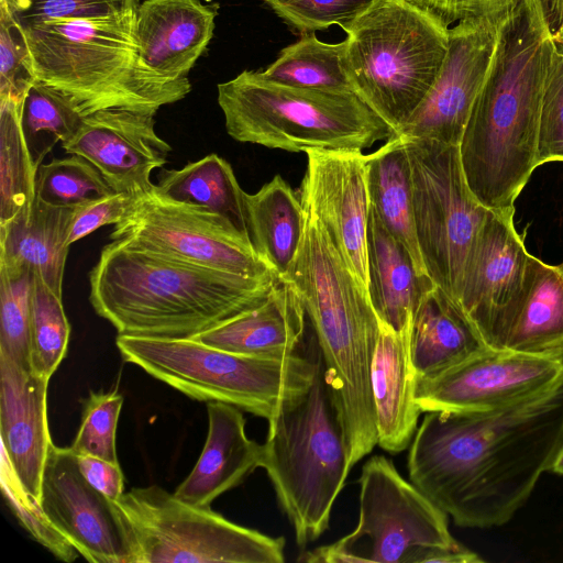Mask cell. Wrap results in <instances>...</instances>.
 <instances>
[{"label": "cell", "instance_id": "obj_1", "mask_svg": "<svg viewBox=\"0 0 563 563\" xmlns=\"http://www.w3.org/2000/svg\"><path fill=\"white\" fill-rule=\"evenodd\" d=\"M412 439L408 475L463 528L508 522L563 441V380L487 411H428Z\"/></svg>", "mask_w": 563, "mask_h": 563}, {"label": "cell", "instance_id": "obj_2", "mask_svg": "<svg viewBox=\"0 0 563 563\" xmlns=\"http://www.w3.org/2000/svg\"><path fill=\"white\" fill-rule=\"evenodd\" d=\"M556 49L540 0H520L503 19L459 144L467 186L489 210L515 209L538 167L541 103Z\"/></svg>", "mask_w": 563, "mask_h": 563}, {"label": "cell", "instance_id": "obj_3", "mask_svg": "<svg viewBox=\"0 0 563 563\" xmlns=\"http://www.w3.org/2000/svg\"><path fill=\"white\" fill-rule=\"evenodd\" d=\"M279 280L224 273L111 241L89 273V300L119 334L192 338L254 307Z\"/></svg>", "mask_w": 563, "mask_h": 563}, {"label": "cell", "instance_id": "obj_4", "mask_svg": "<svg viewBox=\"0 0 563 563\" xmlns=\"http://www.w3.org/2000/svg\"><path fill=\"white\" fill-rule=\"evenodd\" d=\"M301 200V199H300ZM305 230L280 279L299 299L317 340L344 430L350 465L377 444L371 368L379 320L320 219L301 200Z\"/></svg>", "mask_w": 563, "mask_h": 563}, {"label": "cell", "instance_id": "obj_5", "mask_svg": "<svg viewBox=\"0 0 563 563\" xmlns=\"http://www.w3.org/2000/svg\"><path fill=\"white\" fill-rule=\"evenodd\" d=\"M140 3L21 26L36 79L74 97L85 115L103 109L156 113L184 99L191 90L188 78L166 80L140 58L135 34Z\"/></svg>", "mask_w": 563, "mask_h": 563}, {"label": "cell", "instance_id": "obj_6", "mask_svg": "<svg viewBox=\"0 0 563 563\" xmlns=\"http://www.w3.org/2000/svg\"><path fill=\"white\" fill-rule=\"evenodd\" d=\"M261 467L292 526L300 548L330 525L350 473L346 439L321 353L309 388L268 420Z\"/></svg>", "mask_w": 563, "mask_h": 563}, {"label": "cell", "instance_id": "obj_7", "mask_svg": "<svg viewBox=\"0 0 563 563\" xmlns=\"http://www.w3.org/2000/svg\"><path fill=\"white\" fill-rule=\"evenodd\" d=\"M340 26L354 93L397 135L440 73L450 27L410 0H372Z\"/></svg>", "mask_w": 563, "mask_h": 563}, {"label": "cell", "instance_id": "obj_8", "mask_svg": "<svg viewBox=\"0 0 563 563\" xmlns=\"http://www.w3.org/2000/svg\"><path fill=\"white\" fill-rule=\"evenodd\" d=\"M218 103L231 137L269 148L363 151L396 137L354 92L284 85L257 70H244L219 84Z\"/></svg>", "mask_w": 563, "mask_h": 563}, {"label": "cell", "instance_id": "obj_9", "mask_svg": "<svg viewBox=\"0 0 563 563\" xmlns=\"http://www.w3.org/2000/svg\"><path fill=\"white\" fill-rule=\"evenodd\" d=\"M128 363L200 401H221L272 419L282 406L306 391L316 373V338L306 355L257 357L220 350L192 338L119 334Z\"/></svg>", "mask_w": 563, "mask_h": 563}, {"label": "cell", "instance_id": "obj_10", "mask_svg": "<svg viewBox=\"0 0 563 563\" xmlns=\"http://www.w3.org/2000/svg\"><path fill=\"white\" fill-rule=\"evenodd\" d=\"M360 516L355 529L333 542L301 554L310 563H424L435 548L456 542L448 515L394 463L374 455L362 467Z\"/></svg>", "mask_w": 563, "mask_h": 563}, {"label": "cell", "instance_id": "obj_11", "mask_svg": "<svg viewBox=\"0 0 563 563\" xmlns=\"http://www.w3.org/2000/svg\"><path fill=\"white\" fill-rule=\"evenodd\" d=\"M135 563H283L285 539L236 525L158 487H135L114 501Z\"/></svg>", "mask_w": 563, "mask_h": 563}, {"label": "cell", "instance_id": "obj_12", "mask_svg": "<svg viewBox=\"0 0 563 563\" xmlns=\"http://www.w3.org/2000/svg\"><path fill=\"white\" fill-rule=\"evenodd\" d=\"M404 141L421 257L431 280L457 306L464 268L488 209L467 186L459 145Z\"/></svg>", "mask_w": 563, "mask_h": 563}, {"label": "cell", "instance_id": "obj_13", "mask_svg": "<svg viewBox=\"0 0 563 563\" xmlns=\"http://www.w3.org/2000/svg\"><path fill=\"white\" fill-rule=\"evenodd\" d=\"M110 240L239 276L278 277L253 242L228 220L205 208L169 201L152 190L115 224Z\"/></svg>", "mask_w": 563, "mask_h": 563}, {"label": "cell", "instance_id": "obj_14", "mask_svg": "<svg viewBox=\"0 0 563 563\" xmlns=\"http://www.w3.org/2000/svg\"><path fill=\"white\" fill-rule=\"evenodd\" d=\"M514 213L488 209L457 298L460 311L486 349H505L530 278L533 255L515 228Z\"/></svg>", "mask_w": 563, "mask_h": 563}, {"label": "cell", "instance_id": "obj_15", "mask_svg": "<svg viewBox=\"0 0 563 563\" xmlns=\"http://www.w3.org/2000/svg\"><path fill=\"white\" fill-rule=\"evenodd\" d=\"M563 380V358L508 349H483L429 379L418 380L416 401L428 411H487L543 394Z\"/></svg>", "mask_w": 563, "mask_h": 563}, {"label": "cell", "instance_id": "obj_16", "mask_svg": "<svg viewBox=\"0 0 563 563\" xmlns=\"http://www.w3.org/2000/svg\"><path fill=\"white\" fill-rule=\"evenodd\" d=\"M506 14L465 20L449 29V48L440 73L396 136L460 144Z\"/></svg>", "mask_w": 563, "mask_h": 563}, {"label": "cell", "instance_id": "obj_17", "mask_svg": "<svg viewBox=\"0 0 563 563\" xmlns=\"http://www.w3.org/2000/svg\"><path fill=\"white\" fill-rule=\"evenodd\" d=\"M40 503L88 562L135 563L134 543L118 506L85 479L70 448L49 445Z\"/></svg>", "mask_w": 563, "mask_h": 563}, {"label": "cell", "instance_id": "obj_18", "mask_svg": "<svg viewBox=\"0 0 563 563\" xmlns=\"http://www.w3.org/2000/svg\"><path fill=\"white\" fill-rule=\"evenodd\" d=\"M299 197L320 219L350 271L368 292V155L358 150L306 152Z\"/></svg>", "mask_w": 563, "mask_h": 563}, {"label": "cell", "instance_id": "obj_19", "mask_svg": "<svg viewBox=\"0 0 563 563\" xmlns=\"http://www.w3.org/2000/svg\"><path fill=\"white\" fill-rule=\"evenodd\" d=\"M155 113L103 109L85 117L78 132L62 143L68 154L92 163L115 192L144 195L154 184L170 146L155 132Z\"/></svg>", "mask_w": 563, "mask_h": 563}, {"label": "cell", "instance_id": "obj_20", "mask_svg": "<svg viewBox=\"0 0 563 563\" xmlns=\"http://www.w3.org/2000/svg\"><path fill=\"white\" fill-rule=\"evenodd\" d=\"M47 378L0 355V434L5 452L24 488L40 499L49 437Z\"/></svg>", "mask_w": 563, "mask_h": 563}, {"label": "cell", "instance_id": "obj_21", "mask_svg": "<svg viewBox=\"0 0 563 563\" xmlns=\"http://www.w3.org/2000/svg\"><path fill=\"white\" fill-rule=\"evenodd\" d=\"M218 4L199 0H144L136 13L142 63L169 81L187 75L213 36Z\"/></svg>", "mask_w": 563, "mask_h": 563}, {"label": "cell", "instance_id": "obj_22", "mask_svg": "<svg viewBox=\"0 0 563 563\" xmlns=\"http://www.w3.org/2000/svg\"><path fill=\"white\" fill-rule=\"evenodd\" d=\"M208 434L202 452L174 495L188 504L210 507L225 492L261 467L263 444L247 438L242 409L208 401Z\"/></svg>", "mask_w": 563, "mask_h": 563}, {"label": "cell", "instance_id": "obj_23", "mask_svg": "<svg viewBox=\"0 0 563 563\" xmlns=\"http://www.w3.org/2000/svg\"><path fill=\"white\" fill-rule=\"evenodd\" d=\"M411 325L397 332L379 321L371 368L377 444L393 454L407 449L422 413L416 401L418 377L410 353Z\"/></svg>", "mask_w": 563, "mask_h": 563}, {"label": "cell", "instance_id": "obj_24", "mask_svg": "<svg viewBox=\"0 0 563 563\" xmlns=\"http://www.w3.org/2000/svg\"><path fill=\"white\" fill-rule=\"evenodd\" d=\"M306 318L292 289L279 280L261 302L192 339L235 354L284 358L300 353Z\"/></svg>", "mask_w": 563, "mask_h": 563}, {"label": "cell", "instance_id": "obj_25", "mask_svg": "<svg viewBox=\"0 0 563 563\" xmlns=\"http://www.w3.org/2000/svg\"><path fill=\"white\" fill-rule=\"evenodd\" d=\"M74 211L49 206L35 196L30 206L0 223V265L33 272L62 297Z\"/></svg>", "mask_w": 563, "mask_h": 563}, {"label": "cell", "instance_id": "obj_26", "mask_svg": "<svg viewBox=\"0 0 563 563\" xmlns=\"http://www.w3.org/2000/svg\"><path fill=\"white\" fill-rule=\"evenodd\" d=\"M368 296L380 322L397 332L412 323L421 295L435 285L421 277L408 250L371 209L367 230Z\"/></svg>", "mask_w": 563, "mask_h": 563}, {"label": "cell", "instance_id": "obj_27", "mask_svg": "<svg viewBox=\"0 0 563 563\" xmlns=\"http://www.w3.org/2000/svg\"><path fill=\"white\" fill-rule=\"evenodd\" d=\"M485 349L456 303L437 285L415 310L410 353L418 380L438 376Z\"/></svg>", "mask_w": 563, "mask_h": 563}, {"label": "cell", "instance_id": "obj_28", "mask_svg": "<svg viewBox=\"0 0 563 563\" xmlns=\"http://www.w3.org/2000/svg\"><path fill=\"white\" fill-rule=\"evenodd\" d=\"M367 183L371 209L408 250L419 275L429 277L416 234L411 168L402 139L393 137L368 154Z\"/></svg>", "mask_w": 563, "mask_h": 563}, {"label": "cell", "instance_id": "obj_29", "mask_svg": "<svg viewBox=\"0 0 563 563\" xmlns=\"http://www.w3.org/2000/svg\"><path fill=\"white\" fill-rule=\"evenodd\" d=\"M505 349L563 358V264L532 260L526 292Z\"/></svg>", "mask_w": 563, "mask_h": 563}, {"label": "cell", "instance_id": "obj_30", "mask_svg": "<svg viewBox=\"0 0 563 563\" xmlns=\"http://www.w3.org/2000/svg\"><path fill=\"white\" fill-rule=\"evenodd\" d=\"M152 191L169 201L205 208L228 220L252 241L245 196L231 165L217 154L179 169L164 170Z\"/></svg>", "mask_w": 563, "mask_h": 563}, {"label": "cell", "instance_id": "obj_31", "mask_svg": "<svg viewBox=\"0 0 563 563\" xmlns=\"http://www.w3.org/2000/svg\"><path fill=\"white\" fill-rule=\"evenodd\" d=\"M249 228L256 252L279 279L289 271L305 230V211L290 186L276 175L245 196Z\"/></svg>", "mask_w": 563, "mask_h": 563}, {"label": "cell", "instance_id": "obj_32", "mask_svg": "<svg viewBox=\"0 0 563 563\" xmlns=\"http://www.w3.org/2000/svg\"><path fill=\"white\" fill-rule=\"evenodd\" d=\"M85 114L74 97L38 79L27 90L20 114L21 129L37 169L58 142L71 139Z\"/></svg>", "mask_w": 563, "mask_h": 563}, {"label": "cell", "instance_id": "obj_33", "mask_svg": "<svg viewBox=\"0 0 563 563\" xmlns=\"http://www.w3.org/2000/svg\"><path fill=\"white\" fill-rule=\"evenodd\" d=\"M344 42L325 43L314 33L302 34L284 47L262 71L268 79L300 88L354 92L342 64Z\"/></svg>", "mask_w": 563, "mask_h": 563}, {"label": "cell", "instance_id": "obj_34", "mask_svg": "<svg viewBox=\"0 0 563 563\" xmlns=\"http://www.w3.org/2000/svg\"><path fill=\"white\" fill-rule=\"evenodd\" d=\"M22 103L0 98V223L30 206L35 198L37 169L21 129Z\"/></svg>", "mask_w": 563, "mask_h": 563}, {"label": "cell", "instance_id": "obj_35", "mask_svg": "<svg viewBox=\"0 0 563 563\" xmlns=\"http://www.w3.org/2000/svg\"><path fill=\"white\" fill-rule=\"evenodd\" d=\"M113 192L98 168L77 154L54 158L36 170L35 196L53 207L75 209Z\"/></svg>", "mask_w": 563, "mask_h": 563}, {"label": "cell", "instance_id": "obj_36", "mask_svg": "<svg viewBox=\"0 0 563 563\" xmlns=\"http://www.w3.org/2000/svg\"><path fill=\"white\" fill-rule=\"evenodd\" d=\"M70 327L62 297L34 274L31 302V367L49 379L67 352Z\"/></svg>", "mask_w": 563, "mask_h": 563}, {"label": "cell", "instance_id": "obj_37", "mask_svg": "<svg viewBox=\"0 0 563 563\" xmlns=\"http://www.w3.org/2000/svg\"><path fill=\"white\" fill-rule=\"evenodd\" d=\"M33 282V272L0 265V355L29 369Z\"/></svg>", "mask_w": 563, "mask_h": 563}, {"label": "cell", "instance_id": "obj_38", "mask_svg": "<svg viewBox=\"0 0 563 563\" xmlns=\"http://www.w3.org/2000/svg\"><path fill=\"white\" fill-rule=\"evenodd\" d=\"M0 482L7 504L27 532L56 559L75 561L79 552L49 520L40 499L24 488L2 449Z\"/></svg>", "mask_w": 563, "mask_h": 563}, {"label": "cell", "instance_id": "obj_39", "mask_svg": "<svg viewBox=\"0 0 563 563\" xmlns=\"http://www.w3.org/2000/svg\"><path fill=\"white\" fill-rule=\"evenodd\" d=\"M123 396L117 391L91 393L85 402L81 423L70 449L119 464L115 434Z\"/></svg>", "mask_w": 563, "mask_h": 563}, {"label": "cell", "instance_id": "obj_40", "mask_svg": "<svg viewBox=\"0 0 563 563\" xmlns=\"http://www.w3.org/2000/svg\"><path fill=\"white\" fill-rule=\"evenodd\" d=\"M35 80L25 35L0 4V98H10L22 103Z\"/></svg>", "mask_w": 563, "mask_h": 563}, {"label": "cell", "instance_id": "obj_41", "mask_svg": "<svg viewBox=\"0 0 563 563\" xmlns=\"http://www.w3.org/2000/svg\"><path fill=\"white\" fill-rule=\"evenodd\" d=\"M372 0H264L289 27L301 33L327 30L350 21Z\"/></svg>", "mask_w": 563, "mask_h": 563}, {"label": "cell", "instance_id": "obj_42", "mask_svg": "<svg viewBox=\"0 0 563 563\" xmlns=\"http://www.w3.org/2000/svg\"><path fill=\"white\" fill-rule=\"evenodd\" d=\"M550 162H563V47L559 45L543 91L538 134V166Z\"/></svg>", "mask_w": 563, "mask_h": 563}, {"label": "cell", "instance_id": "obj_43", "mask_svg": "<svg viewBox=\"0 0 563 563\" xmlns=\"http://www.w3.org/2000/svg\"><path fill=\"white\" fill-rule=\"evenodd\" d=\"M135 0H0L20 25L35 22L96 15L122 10Z\"/></svg>", "mask_w": 563, "mask_h": 563}, {"label": "cell", "instance_id": "obj_44", "mask_svg": "<svg viewBox=\"0 0 563 563\" xmlns=\"http://www.w3.org/2000/svg\"><path fill=\"white\" fill-rule=\"evenodd\" d=\"M141 196L132 192H113L75 208L67 245L70 246L103 225L121 222L134 208Z\"/></svg>", "mask_w": 563, "mask_h": 563}, {"label": "cell", "instance_id": "obj_45", "mask_svg": "<svg viewBox=\"0 0 563 563\" xmlns=\"http://www.w3.org/2000/svg\"><path fill=\"white\" fill-rule=\"evenodd\" d=\"M446 27L461 21L507 13L520 0H410Z\"/></svg>", "mask_w": 563, "mask_h": 563}, {"label": "cell", "instance_id": "obj_46", "mask_svg": "<svg viewBox=\"0 0 563 563\" xmlns=\"http://www.w3.org/2000/svg\"><path fill=\"white\" fill-rule=\"evenodd\" d=\"M76 459L82 476L92 487L113 501L123 495V475L119 464L90 455L76 454Z\"/></svg>", "mask_w": 563, "mask_h": 563}, {"label": "cell", "instance_id": "obj_47", "mask_svg": "<svg viewBox=\"0 0 563 563\" xmlns=\"http://www.w3.org/2000/svg\"><path fill=\"white\" fill-rule=\"evenodd\" d=\"M483 560L474 551L457 541L449 547L435 548L429 552L424 563H479Z\"/></svg>", "mask_w": 563, "mask_h": 563}, {"label": "cell", "instance_id": "obj_48", "mask_svg": "<svg viewBox=\"0 0 563 563\" xmlns=\"http://www.w3.org/2000/svg\"><path fill=\"white\" fill-rule=\"evenodd\" d=\"M540 3L555 43L563 47V0H540Z\"/></svg>", "mask_w": 563, "mask_h": 563}, {"label": "cell", "instance_id": "obj_49", "mask_svg": "<svg viewBox=\"0 0 563 563\" xmlns=\"http://www.w3.org/2000/svg\"><path fill=\"white\" fill-rule=\"evenodd\" d=\"M548 472L554 473L556 475L563 476V441L558 449Z\"/></svg>", "mask_w": 563, "mask_h": 563}]
</instances>
